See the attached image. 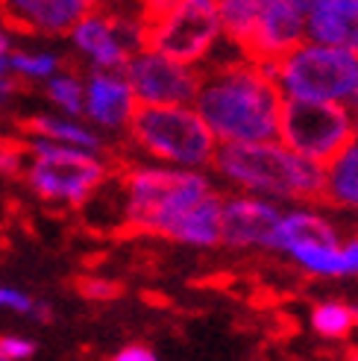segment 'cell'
<instances>
[{
  "instance_id": "cell-6",
  "label": "cell",
  "mask_w": 358,
  "mask_h": 361,
  "mask_svg": "<svg viewBox=\"0 0 358 361\" xmlns=\"http://www.w3.org/2000/svg\"><path fill=\"white\" fill-rule=\"evenodd\" d=\"M27 185L47 203L85 206L103 188L109 168L97 153L30 135Z\"/></svg>"
},
{
  "instance_id": "cell-10",
  "label": "cell",
  "mask_w": 358,
  "mask_h": 361,
  "mask_svg": "<svg viewBox=\"0 0 358 361\" xmlns=\"http://www.w3.org/2000/svg\"><path fill=\"white\" fill-rule=\"evenodd\" d=\"M94 0H0V21L27 35H70Z\"/></svg>"
},
{
  "instance_id": "cell-16",
  "label": "cell",
  "mask_w": 358,
  "mask_h": 361,
  "mask_svg": "<svg viewBox=\"0 0 358 361\" xmlns=\"http://www.w3.org/2000/svg\"><path fill=\"white\" fill-rule=\"evenodd\" d=\"M24 133L35 135V138H50V141H59V144H70V147H80L88 153H97L103 150V138L85 126L80 121H74L70 115H32L24 123Z\"/></svg>"
},
{
  "instance_id": "cell-15",
  "label": "cell",
  "mask_w": 358,
  "mask_h": 361,
  "mask_svg": "<svg viewBox=\"0 0 358 361\" xmlns=\"http://www.w3.org/2000/svg\"><path fill=\"white\" fill-rule=\"evenodd\" d=\"M311 241H341L338 238V229L317 214L314 209H288L282 212V218L276 224V232H273V244L271 250L276 252H288L300 244H311Z\"/></svg>"
},
{
  "instance_id": "cell-30",
  "label": "cell",
  "mask_w": 358,
  "mask_h": 361,
  "mask_svg": "<svg viewBox=\"0 0 358 361\" xmlns=\"http://www.w3.org/2000/svg\"><path fill=\"white\" fill-rule=\"evenodd\" d=\"M94 4L106 9H130V6H141V0H94Z\"/></svg>"
},
{
  "instance_id": "cell-8",
  "label": "cell",
  "mask_w": 358,
  "mask_h": 361,
  "mask_svg": "<svg viewBox=\"0 0 358 361\" xmlns=\"http://www.w3.org/2000/svg\"><path fill=\"white\" fill-rule=\"evenodd\" d=\"M355 138V115L338 103L285 97L279 115V141L320 165L341 153Z\"/></svg>"
},
{
  "instance_id": "cell-21",
  "label": "cell",
  "mask_w": 358,
  "mask_h": 361,
  "mask_svg": "<svg viewBox=\"0 0 358 361\" xmlns=\"http://www.w3.org/2000/svg\"><path fill=\"white\" fill-rule=\"evenodd\" d=\"M311 326L323 338H347L358 326V317L347 302H320L311 312Z\"/></svg>"
},
{
  "instance_id": "cell-34",
  "label": "cell",
  "mask_w": 358,
  "mask_h": 361,
  "mask_svg": "<svg viewBox=\"0 0 358 361\" xmlns=\"http://www.w3.org/2000/svg\"><path fill=\"white\" fill-rule=\"evenodd\" d=\"M355 141H358V115H355Z\"/></svg>"
},
{
  "instance_id": "cell-4",
  "label": "cell",
  "mask_w": 358,
  "mask_h": 361,
  "mask_svg": "<svg viewBox=\"0 0 358 361\" xmlns=\"http://www.w3.org/2000/svg\"><path fill=\"white\" fill-rule=\"evenodd\" d=\"M273 74L282 97L338 103L358 115V56L344 47L300 42L276 62H261Z\"/></svg>"
},
{
  "instance_id": "cell-18",
  "label": "cell",
  "mask_w": 358,
  "mask_h": 361,
  "mask_svg": "<svg viewBox=\"0 0 358 361\" xmlns=\"http://www.w3.org/2000/svg\"><path fill=\"white\" fill-rule=\"evenodd\" d=\"M264 6H267V0H218V15H221V24H223V35L235 50L244 53Z\"/></svg>"
},
{
  "instance_id": "cell-24",
  "label": "cell",
  "mask_w": 358,
  "mask_h": 361,
  "mask_svg": "<svg viewBox=\"0 0 358 361\" xmlns=\"http://www.w3.org/2000/svg\"><path fill=\"white\" fill-rule=\"evenodd\" d=\"M35 353V344L18 335H0V361H24Z\"/></svg>"
},
{
  "instance_id": "cell-17",
  "label": "cell",
  "mask_w": 358,
  "mask_h": 361,
  "mask_svg": "<svg viewBox=\"0 0 358 361\" xmlns=\"http://www.w3.org/2000/svg\"><path fill=\"white\" fill-rule=\"evenodd\" d=\"M323 203L358 212V141L355 138L326 165Z\"/></svg>"
},
{
  "instance_id": "cell-1",
  "label": "cell",
  "mask_w": 358,
  "mask_h": 361,
  "mask_svg": "<svg viewBox=\"0 0 358 361\" xmlns=\"http://www.w3.org/2000/svg\"><path fill=\"white\" fill-rule=\"evenodd\" d=\"M282 100L271 71L235 50L232 56H214L200 68L194 109L221 144L273 141L279 138Z\"/></svg>"
},
{
  "instance_id": "cell-29",
  "label": "cell",
  "mask_w": 358,
  "mask_h": 361,
  "mask_svg": "<svg viewBox=\"0 0 358 361\" xmlns=\"http://www.w3.org/2000/svg\"><path fill=\"white\" fill-rule=\"evenodd\" d=\"M18 92H21V82H18L12 74H4V77H0V106L9 103Z\"/></svg>"
},
{
  "instance_id": "cell-36",
  "label": "cell",
  "mask_w": 358,
  "mask_h": 361,
  "mask_svg": "<svg viewBox=\"0 0 358 361\" xmlns=\"http://www.w3.org/2000/svg\"><path fill=\"white\" fill-rule=\"evenodd\" d=\"M355 317H358V305H355Z\"/></svg>"
},
{
  "instance_id": "cell-22",
  "label": "cell",
  "mask_w": 358,
  "mask_h": 361,
  "mask_svg": "<svg viewBox=\"0 0 358 361\" xmlns=\"http://www.w3.org/2000/svg\"><path fill=\"white\" fill-rule=\"evenodd\" d=\"M59 71H62V56L53 50H12V74L24 80L47 82Z\"/></svg>"
},
{
  "instance_id": "cell-20",
  "label": "cell",
  "mask_w": 358,
  "mask_h": 361,
  "mask_svg": "<svg viewBox=\"0 0 358 361\" xmlns=\"http://www.w3.org/2000/svg\"><path fill=\"white\" fill-rule=\"evenodd\" d=\"M44 92H47V100L53 106L70 118H80L85 115V82L74 74V71H59L53 74L47 82H44Z\"/></svg>"
},
{
  "instance_id": "cell-19",
  "label": "cell",
  "mask_w": 358,
  "mask_h": 361,
  "mask_svg": "<svg viewBox=\"0 0 358 361\" xmlns=\"http://www.w3.org/2000/svg\"><path fill=\"white\" fill-rule=\"evenodd\" d=\"M288 256L297 262V267H302L311 276H344V252L338 241H311V244H300L294 247Z\"/></svg>"
},
{
  "instance_id": "cell-11",
  "label": "cell",
  "mask_w": 358,
  "mask_h": 361,
  "mask_svg": "<svg viewBox=\"0 0 358 361\" xmlns=\"http://www.w3.org/2000/svg\"><path fill=\"white\" fill-rule=\"evenodd\" d=\"M282 218V209L276 200H264V197H229L223 200V214H221V244L235 247V250H249L261 247L271 250L273 232Z\"/></svg>"
},
{
  "instance_id": "cell-26",
  "label": "cell",
  "mask_w": 358,
  "mask_h": 361,
  "mask_svg": "<svg viewBox=\"0 0 358 361\" xmlns=\"http://www.w3.org/2000/svg\"><path fill=\"white\" fill-rule=\"evenodd\" d=\"M24 153L27 147H21V144H9V141H0V173H18L24 165Z\"/></svg>"
},
{
  "instance_id": "cell-13",
  "label": "cell",
  "mask_w": 358,
  "mask_h": 361,
  "mask_svg": "<svg viewBox=\"0 0 358 361\" xmlns=\"http://www.w3.org/2000/svg\"><path fill=\"white\" fill-rule=\"evenodd\" d=\"M306 39L358 56V0H320L306 15Z\"/></svg>"
},
{
  "instance_id": "cell-2",
  "label": "cell",
  "mask_w": 358,
  "mask_h": 361,
  "mask_svg": "<svg viewBox=\"0 0 358 361\" xmlns=\"http://www.w3.org/2000/svg\"><path fill=\"white\" fill-rule=\"evenodd\" d=\"M211 171L229 185L264 200L323 203L326 197V165L273 141H232L218 144Z\"/></svg>"
},
{
  "instance_id": "cell-28",
  "label": "cell",
  "mask_w": 358,
  "mask_h": 361,
  "mask_svg": "<svg viewBox=\"0 0 358 361\" xmlns=\"http://www.w3.org/2000/svg\"><path fill=\"white\" fill-rule=\"evenodd\" d=\"M112 361H159L153 350L141 347V344H132V347H123Z\"/></svg>"
},
{
  "instance_id": "cell-12",
  "label": "cell",
  "mask_w": 358,
  "mask_h": 361,
  "mask_svg": "<svg viewBox=\"0 0 358 361\" xmlns=\"http://www.w3.org/2000/svg\"><path fill=\"white\" fill-rule=\"evenodd\" d=\"M138 100L123 71H92L85 80V118L100 130H130Z\"/></svg>"
},
{
  "instance_id": "cell-33",
  "label": "cell",
  "mask_w": 358,
  "mask_h": 361,
  "mask_svg": "<svg viewBox=\"0 0 358 361\" xmlns=\"http://www.w3.org/2000/svg\"><path fill=\"white\" fill-rule=\"evenodd\" d=\"M0 53H12V39L4 27H0Z\"/></svg>"
},
{
  "instance_id": "cell-14",
  "label": "cell",
  "mask_w": 358,
  "mask_h": 361,
  "mask_svg": "<svg viewBox=\"0 0 358 361\" xmlns=\"http://www.w3.org/2000/svg\"><path fill=\"white\" fill-rule=\"evenodd\" d=\"M221 214H223V200L211 191L179 214L165 229L162 238L188 244V247H218L221 244Z\"/></svg>"
},
{
  "instance_id": "cell-27",
  "label": "cell",
  "mask_w": 358,
  "mask_h": 361,
  "mask_svg": "<svg viewBox=\"0 0 358 361\" xmlns=\"http://www.w3.org/2000/svg\"><path fill=\"white\" fill-rule=\"evenodd\" d=\"M344 252V276H358V235L341 244Z\"/></svg>"
},
{
  "instance_id": "cell-7",
  "label": "cell",
  "mask_w": 358,
  "mask_h": 361,
  "mask_svg": "<svg viewBox=\"0 0 358 361\" xmlns=\"http://www.w3.org/2000/svg\"><path fill=\"white\" fill-rule=\"evenodd\" d=\"M147 47L171 59L203 68L226 44L218 0H171L165 9L144 15Z\"/></svg>"
},
{
  "instance_id": "cell-31",
  "label": "cell",
  "mask_w": 358,
  "mask_h": 361,
  "mask_svg": "<svg viewBox=\"0 0 358 361\" xmlns=\"http://www.w3.org/2000/svg\"><path fill=\"white\" fill-rule=\"evenodd\" d=\"M12 74V53H0V77Z\"/></svg>"
},
{
  "instance_id": "cell-9",
  "label": "cell",
  "mask_w": 358,
  "mask_h": 361,
  "mask_svg": "<svg viewBox=\"0 0 358 361\" xmlns=\"http://www.w3.org/2000/svg\"><path fill=\"white\" fill-rule=\"evenodd\" d=\"M123 77L130 80L138 106H188L197 97L200 68L176 62L162 50L141 47L130 56Z\"/></svg>"
},
{
  "instance_id": "cell-37",
  "label": "cell",
  "mask_w": 358,
  "mask_h": 361,
  "mask_svg": "<svg viewBox=\"0 0 358 361\" xmlns=\"http://www.w3.org/2000/svg\"><path fill=\"white\" fill-rule=\"evenodd\" d=\"M317 4H320V0H317Z\"/></svg>"
},
{
  "instance_id": "cell-32",
  "label": "cell",
  "mask_w": 358,
  "mask_h": 361,
  "mask_svg": "<svg viewBox=\"0 0 358 361\" xmlns=\"http://www.w3.org/2000/svg\"><path fill=\"white\" fill-rule=\"evenodd\" d=\"M291 4H294V6H297L302 15H309V12L317 6V0H291Z\"/></svg>"
},
{
  "instance_id": "cell-35",
  "label": "cell",
  "mask_w": 358,
  "mask_h": 361,
  "mask_svg": "<svg viewBox=\"0 0 358 361\" xmlns=\"http://www.w3.org/2000/svg\"><path fill=\"white\" fill-rule=\"evenodd\" d=\"M350 361H358V353H352V355H350Z\"/></svg>"
},
{
  "instance_id": "cell-5",
  "label": "cell",
  "mask_w": 358,
  "mask_h": 361,
  "mask_svg": "<svg viewBox=\"0 0 358 361\" xmlns=\"http://www.w3.org/2000/svg\"><path fill=\"white\" fill-rule=\"evenodd\" d=\"M130 138L138 150L171 168H211L218 138L194 106H138L130 121Z\"/></svg>"
},
{
  "instance_id": "cell-23",
  "label": "cell",
  "mask_w": 358,
  "mask_h": 361,
  "mask_svg": "<svg viewBox=\"0 0 358 361\" xmlns=\"http://www.w3.org/2000/svg\"><path fill=\"white\" fill-rule=\"evenodd\" d=\"M77 291L85 297V300H115L121 297V285L112 282V279H97V276H85L77 282Z\"/></svg>"
},
{
  "instance_id": "cell-3",
  "label": "cell",
  "mask_w": 358,
  "mask_h": 361,
  "mask_svg": "<svg viewBox=\"0 0 358 361\" xmlns=\"http://www.w3.org/2000/svg\"><path fill=\"white\" fill-rule=\"evenodd\" d=\"M209 176L188 168L171 165H138L121 179V221L127 229L165 235V229L191 209L197 200L211 194Z\"/></svg>"
},
{
  "instance_id": "cell-25",
  "label": "cell",
  "mask_w": 358,
  "mask_h": 361,
  "mask_svg": "<svg viewBox=\"0 0 358 361\" xmlns=\"http://www.w3.org/2000/svg\"><path fill=\"white\" fill-rule=\"evenodd\" d=\"M0 309H9V312H18V314H32L35 300L27 297L24 291H18V288L0 285Z\"/></svg>"
}]
</instances>
